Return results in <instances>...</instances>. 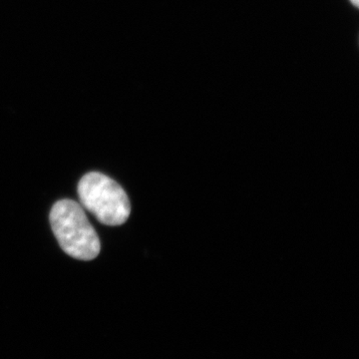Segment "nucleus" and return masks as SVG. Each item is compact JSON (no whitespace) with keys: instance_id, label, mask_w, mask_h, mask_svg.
I'll return each mask as SVG.
<instances>
[{"instance_id":"1","label":"nucleus","mask_w":359,"mask_h":359,"mask_svg":"<svg viewBox=\"0 0 359 359\" xmlns=\"http://www.w3.org/2000/svg\"><path fill=\"white\" fill-rule=\"evenodd\" d=\"M50 224L61 249L68 256L81 261H92L98 257L100 240L77 202L69 199L56 202L51 209Z\"/></svg>"},{"instance_id":"2","label":"nucleus","mask_w":359,"mask_h":359,"mask_svg":"<svg viewBox=\"0 0 359 359\" xmlns=\"http://www.w3.org/2000/svg\"><path fill=\"white\" fill-rule=\"evenodd\" d=\"M78 197L87 211L101 224L116 226L129 219L131 205L121 186L98 172L83 176L78 184Z\"/></svg>"},{"instance_id":"3","label":"nucleus","mask_w":359,"mask_h":359,"mask_svg":"<svg viewBox=\"0 0 359 359\" xmlns=\"http://www.w3.org/2000/svg\"><path fill=\"white\" fill-rule=\"evenodd\" d=\"M351 4H353L354 6L358 7L359 6V0H351Z\"/></svg>"}]
</instances>
